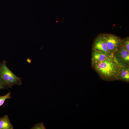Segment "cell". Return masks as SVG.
I'll return each mask as SVG.
<instances>
[{
  "label": "cell",
  "instance_id": "6da1fadb",
  "mask_svg": "<svg viewBox=\"0 0 129 129\" xmlns=\"http://www.w3.org/2000/svg\"><path fill=\"white\" fill-rule=\"evenodd\" d=\"M93 66L103 79L118 80L121 66L116 61L112 55L108 56L104 61Z\"/></svg>",
  "mask_w": 129,
  "mask_h": 129
},
{
  "label": "cell",
  "instance_id": "7a4b0ae2",
  "mask_svg": "<svg viewBox=\"0 0 129 129\" xmlns=\"http://www.w3.org/2000/svg\"><path fill=\"white\" fill-rule=\"evenodd\" d=\"M5 60L0 63V75L9 86L10 88L14 85L20 86L22 84L21 79L16 75L7 67Z\"/></svg>",
  "mask_w": 129,
  "mask_h": 129
},
{
  "label": "cell",
  "instance_id": "3957f363",
  "mask_svg": "<svg viewBox=\"0 0 129 129\" xmlns=\"http://www.w3.org/2000/svg\"><path fill=\"white\" fill-rule=\"evenodd\" d=\"M101 35L105 41L109 51L112 54L121 46L122 40L118 37L107 33Z\"/></svg>",
  "mask_w": 129,
  "mask_h": 129
},
{
  "label": "cell",
  "instance_id": "277c9868",
  "mask_svg": "<svg viewBox=\"0 0 129 129\" xmlns=\"http://www.w3.org/2000/svg\"><path fill=\"white\" fill-rule=\"evenodd\" d=\"M112 55L116 61L120 66L129 67V52L122 46Z\"/></svg>",
  "mask_w": 129,
  "mask_h": 129
},
{
  "label": "cell",
  "instance_id": "5b68a950",
  "mask_svg": "<svg viewBox=\"0 0 129 129\" xmlns=\"http://www.w3.org/2000/svg\"><path fill=\"white\" fill-rule=\"evenodd\" d=\"M93 50L102 52L107 56L112 54L109 51L106 43L101 35L98 36L95 40L93 45Z\"/></svg>",
  "mask_w": 129,
  "mask_h": 129
},
{
  "label": "cell",
  "instance_id": "8992f818",
  "mask_svg": "<svg viewBox=\"0 0 129 129\" xmlns=\"http://www.w3.org/2000/svg\"><path fill=\"white\" fill-rule=\"evenodd\" d=\"M93 50L91 59L92 64L93 66L104 61L108 56L102 52Z\"/></svg>",
  "mask_w": 129,
  "mask_h": 129
},
{
  "label": "cell",
  "instance_id": "52a82bcc",
  "mask_svg": "<svg viewBox=\"0 0 129 129\" xmlns=\"http://www.w3.org/2000/svg\"><path fill=\"white\" fill-rule=\"evenodd\" d=\"M118 80H121L127 82L129 81V67L121 66L118 76Z\"/></svg>",
  "mask_w": 129,
  "mask_h": 129
},
{
  "label": "cell",
  "instance_id": "ba28073f",
  "mask_svg": "<svg viewBox=\"0 0 129 129\" xmlns=\"http://www.w3.org/2000/svg\"><path fill=\"white\" fill-rule=\"evenodd\" d=\"M13 126L7 115L0 118V129H13Z\"/></svg>",
  "mask_w": 129,
  "mask_h": 129
},
{
  "label": "cell",
  "instance_id": "9c48e42d",
  "mask_svg": "<svg viewBox=\"0 0 129 129\" xmlns=\"http://www.w3.org/2000/svg\"><path fill=\"white\" fill-rule=\"evenodd\" d=\"M10 88L9 86L5 82L0 75V90L6 89Z\"/></svg>",
  "mask_w": 129,
  "mask_h": 129
},
{
  "label": "cell",
  "instance_id": "30bf717a",
  "mask_svg": "<svg viewBox=\"0 0 129 129\" xmlns=\"http://www.w3.org/2000/svg\"><path fill=\"white\" fill-rule=\"evenodd\" d=\"M11 98V92H10L5 95L0 96V107L3 104L6 100Z\"/></svg>",
  "mask_w": 129,
  "mask_h": 129
},
{
  "label": "cell",
  "instance_id": "8fae6325",
  "mask_svg": "<svg viewBox=\"0 0 129 129\" xmlns=\"http://www.w3.org/2000/svg\"><path fill=\"white\" fill-rule=\"evenodd\" d=\"M122 46L129 52V37L126 38L122 40Z\"/></svg>",
  "mask_w": 129,
  "mask_h": 129
},
{
  "label": "cell",
  "instance_id": "7c38bea8",
  "mask_svg": "<svg viewBox=\"0 0 129 129\" xmlns=\"http://www.w3.org/2000/svg\"><path fill=\"white\" fill-rule=\"evenodd\" d=\"M31 129H45V126L43 122L36 124L33 126Z\"/></svg>",
  "mask_w": 129,
  "mask_h": 129
}]
</instances>
